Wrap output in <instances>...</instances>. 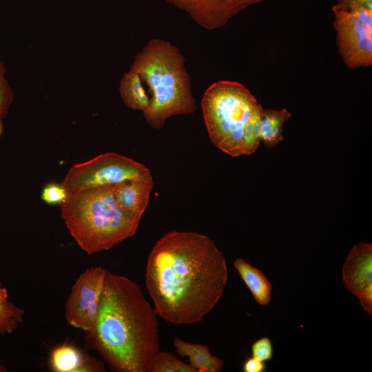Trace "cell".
Returning a JSON list of instances; mask_svg holds the SVG:
<instances>
[{"instance_id": "cell-8", "label": "cell", "mask_w": 372, "mask_h": 372, "mask_svg": "<svg viewBox=\"0 0 372 372\" xmlns=\"http://www.w3.org/2000/svg\"><path fill=\"white\" fill-rule=\"evenodd\" d=\"M106 269L92 267L78 277L71 288L65 306L67 322L85 333L91 331L97 318Z\"/></svg>"}, {"instance_id": "cell-12", "label": "cell", "mask_w": 372, "mask_h": 372, "mask_svg": "<svg viewBox=\"0 0 372 372\" xmlns=\"http://www.w3.org/2000/svg\"><path fill=\"white\" fill-rule=\"evenodd\" d=\"M50 366L55 372L104 371L100 361L89 357L76 347L68 343L59 344L51 351Z\"/></svg>"}, {"instance_id": "cell-3", "label": "cell", "mask_w": 372, "mask_h": 372, "mask_svg": "<svg viewBox=\"0 0 372 372\" xmlns=\"http://www.w3.org/2000/svg\"><path fill=\"white\" fill-rule=\"evenodd\" d=\"M185 60L179 49L163 39H152L135 56L130 70L138 76L148 99L143 112L154 129L176 115L194 112L196 101Z\"/></svg>"}, {"instance_id": "cell-16", "label": "cell", "mask_w": 372, "mask_h": 372, "mask_svg": "<svg viewBox=\"0 0 372 372\" xmlns=\"http://www.w3.org/2000/svg\"><path fill=\"white\" fill-rule=\"evenodd\" d=\"M119 93L124 104L132 110L143 112L149 106V99L139 78L131 70L123 75L119 85Z\"/></svg>"}, {"instance_id": "cell-7", "label": "cell", "mask_w": 372, "mask_h": 372, "mask_svg": "<svg viewBox=\"0 0 372 372\" xmlns=\"http://www.w3.org/2000/svg\"><path fill=\"white\" fill-rule=\"evenodd\" d=\"M338 53L350 70L372 65V9L332 7Z\"/></svg>"}, {"instance_id": "cell-6", "label": "cell", "mask_w": 372, "mask_h": 372, "mask_svg": "<svg viewBox=\"0 0 372 372\" xmlns=\"http://www.w3.org/2000/svg\"><path fill=\"white\" fill-rule=\"evenodd\" d=\"M142 163L113 152L74 165L61 183L68 195L89 188L112 186L150 174Z\"/></svg>"}, {"instance_id": "cell-25", "label": "cell", "mask_w": 372, "mask_h": 372, "mask_svg": "<svg viewBox=\"0 0 372 372\" xmlns=\"http://www.w3.org/2000/svg\"><path fill=\"white\" fill-rule=\"evenodd\" d=\"M2 117L0 116V136L3 132V122H2Z\"/></svg>"}, {"instance_id": "cell-26", "label": "cell", "mask_w": 372, "mask_h": 372, "mask_svg": "<svg viewBox=\"0 0 372 372\" xmlns=\"http://www.w3.org/2000/svg\"><path fill=\"white\" fill-rule=\"evenodd\" d=\"M7 371V369L4 366L0 364V372H6Z\"/></svg>"}, {"instance_id": "cell-20", "label": "cell", "mask_w": 372, "mask_h": 372, "mask_svg": "<svg viewBox=\"0 0 372 372\" xmlns=\"http://www.w3.org/2000/svg\"><path fill=\"white\" fill-rule=\"evenodd\" d=\"M68 196L66 189L61 184L50 183L42 189L41 199L49 205H61Z\"/></svg>"}, {"instance_id": "cell-2", "label": "cell", "mask_w": 372, "mask_h": 372, "mask_svg": "<svg viewBox=\"0 0 372 372\" xmlns=\"http://www.w3.org/2000/svg\"><path fill=\"white\" fill-rule=\"evenodd\" d=\"M157 313L141 286L107 270L93 329L85 333L88 345L115 372H149L161 351Z\"/></svg>"}, {"instance_id": "cell-21", "label": "cell", "mask_w": 372, "mask_h": 372, "mask_svg": "<svg viewBox=\"0 0 372 372\" xmlns=\"http://www.w3.org/2000/svg\"><path fill=\"white\" fill-rule=\"evenodd\" d=\"M13 101V92L5 77V68L0 61V116L3 118L8 112Z\"/></svg>"}, {"instance_id": "cell-1", "label": "cell", "mask_w": 372, "mask_h": 372, "mask_svg": "<svg viewBox=\"0 0 372 372\" xmlns=\"http://www.w3.org/2000/svg\"><path fill=\"white\" fill-rule=\"evenodd\" d=\"M228 280L223 253L208 236L172 231L150 251L145 286L158 315L176 325L203 320L222 297Z\"/></svg>"}, {"instance_id": "cell-14", "label": "cell", "mask_w": 372, "mask_h": 372, "mask_svg": "<svg viewBox=\"0 0 372 372\" xmlns=\"http://www.w3.org/2000/svg\"><path fill=\"white\" fill-rule=\"evenodd\" d=\"M234 265L256 302L260 306L268 305L271 300L272 285L263 272L239 258Z\"/></svg>"}, {"instance_id": "cell-19", "label": "cell", "mask_w": 372, "mask_h": 372, "mask_svg": "<svg viewBox=\"0 0 372 372\" xmlns=\"http://www.w3.org/2000/svg\"><path fill=\"white\" fill-rule=\"evenodd\" d=\"M263 107L259 110L250 120L242 141V154L249 155L254 153L261 141V118Z\"/></svg>"}, {"instance_id": "cell-5", "label": "cell", "mask_w": 372, "mask_h": 372, "mask_svg": "<svg viewBox=\"0 0 372 372\" xmlns=\"http://www.w3.org/2000/svg\"><path fill=\"white\" fill-rule=\"evenodd\" d=\"M201 107L212 143L233 157L242 154L246 126L262 107L242 84L219 81L205 90Z\"/></svg>"}, {"instance_id": "cell-18", "label": "cell", "mask_w": 372, "mask_h": 372, "mask_svg": "<svg viewBox=\"0 0 372 372\" xmlns=\"http://www.w3.org/2000/svg\"><path fill=\"white\" fill-rule=\"evenodd\" d=\"M149 372H196L172 352L160 351L154 358Z\"/></svg>"}, {"instance_id": "cell-23", "label": "cell", "mask_w": 372, "mask_h": 372, "mask_svg": "<svg viewBox=\"0 0 372 372\" xmlns=\"http://www.w3.org/2000/svg\"><path fill=\"white\" fill-rule=\"evenodd\" d=\"M266 369L265 362L252 356L246 359L242 366L244 372H265Z\"/></svg>"}, {"instance_id": "cell-17", "label": "cell", "mask_w": 372, "mask_h": 372, "mask_svg": "<svg viewBox=\"0 0 372 372\" xmlns=\"http://www.w3.org/2000/svg\"><path fill=\"white\" fill-rule=\"evenodd\" d=\"M25 311L8 301L6 288L0 282V333H13L23 322Z\"/></svg>"}, {"instance_id": "cell-15", "label": "cell", "mask_w": 372, "mask_h": 372, "mask_svg": "<svg viewBox=\"0 0 372 372\" xmlns=\"http://www.w3.org/2000/svg\"><path fill=\"white\" fill-rule=\"evenodd\" d=\"M291 117L287 109H263L261 118V141L266 148L276 146L283 140L284 123Z\"/></svg>"}, {"instance_id": "cell-24", "label": "cell", "mask_w": 372, "mask_h": 372, "mask_svg": "<svg viewBox=\"0 0 372 372\" xmlns=\"http://www.w3.org/2000/svg\"><path fill=\"white\" fill-rule=\"evenodd\" d=\"M347 9L364 8L372 9V0H337V3Z\"/></svg>"}, {"instance_id": "cell-9", "label": "cell", "mask_w": 372, "mask_h": 372, "mask_svg": "<svg viewBox=\"0 0 372 372\" xmlns=\"http://www.w3.org/2000/svg\"><path fill=\"white\" fill-rule=\"evenodd\" d=\"M342 279L347 289L372 314V245L360 242L350 250L342 266Z\"/></svg>"}, {"instance_id": "cell-13", "label": "cell", "mask_w": 372, "mask_h": 372, "mask_svg": "<svg viewBox=\"0 0 372 372\" xmlns=\"http://www.w3.org/2000/svg\"><path fill=\"white\" fill-rule=\"evenodd\" d=\"M172 344L176 351L182 357H187L189 365L198 372H220L224 362L216 355H213L207 345L191 343L174 338Z\"/></svg>"}, {"instance_id": "cell-11", "label": "cell", "mask_w": 372, "mask_h": 372, "mask_svg": "<svg viewBox=\"0 0 372 372\" xmlns=\"http://www.w3.org/2000/svg\"><path fill=\"white\" fill-rule=\"evenodd\" d=\"M112 187L118 206L130 216L140 222L154 187L151 173L138 178L125 180Z\"/></svg>"}, {"instance_id": "cell-22", "label": "cell", "mask_w": 372, "mask_h": 372, "mask_svg": "<svg viewBox=\"0 0 372 372\" xmlns=\"http://www.w3.org/2000/svg\"><path fill=\"white\" fill-rule=\"evenodd\" d=\"M251 355L261 361L267 362L273 355V344L268 337H262L256 340L251 347Z\"/></svg>"}, {"instance_id": "cell-10", "label": "cell", "mask_w": 372, "mask_h": 372, "mask_svg": "<svg viewBox=\"0 0 372 372\" xmlns=\"http://www.w3.org/2000/svg\"><path fill=\"white\" fill-rule=\"evenodd\" d=\"M185 11L201 28L212 30L225 26L240 12L266 0H165Z\"/></svg>"}, {"instance_id": "cell-4", "label": "cell", "mask_w": 372, "mask_h": 372, "mask_svg": "<svg viewBox=\"0 0 372 372\" xmlns=\"http://www.w3.org/2000/svg\"><path fill=\"white\" fill-rule=\"evenodd\" d=\"M60 207L70 235L90 255L109 250L133 236L139 225L118 206L112 186L69 194Z\"/></svg>"}]
</instances>
